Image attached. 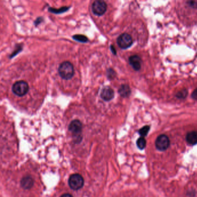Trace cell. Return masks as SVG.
Masks as SVG:
<instances>
[{
  "label": "cell",
  "mask_w": 197,
  "mask_h": 197,
  "mask_svg": "<svg viewBox=\"0 0 197 197\" xmlns=\"http://www.w3.org/2000/svg\"><path fill=\"white\" fill-rule=\"evenodd\" d=\"M187 4L193 8H197V1H190L187 2Z\"/></svg>",
  "instance_id": "cell-19"
},
{
  "label": "cell",
  "mask_w": 197,
  "mask_h": 197,
  "mask_svg": "<svg viewBox=\"0 0 197 197\" xmlns=\"http://www.w3.org/2000/svg\"><path fill=\"white\" fill-rule=\"evenodd\" d=\"M70 7H64L60 9H54L53 8H49V11L50 12L56 13V14H60L62 13L65 12L67 11L69 9Z\"/></svg>",
  "instance_id": "cell-13"
},
{
  "label": "cell",
  "mask_w": 197,
  "mask_h": 197,
  "mask_svg": "<svg viewBox=\"0 0 197 197\" xmlns=\"http://www.w3.org/2000/svg\"><path fill=\"white\" fill-rule=\"evenodd\" d=\"M129 62L133 69L135 71H139L141 68V59L136 55L132 56L129 58Z\"/></svg>",
  "instance_id": "cell-9"
},
{
  "label": "cell",
  "mask_w": 197,
  "mask_h": 197,
  "mask_svg": "<svg viewBox=\"0 0 197 197\" xmlns=\"http://www.w3.org/2000/svg\"><path fill=\"white\" fill-rule=\"evenodd\" d=\"M136 144L140 149H141V150L144 149V148L146 147V141L144 138V137H140L138 140H137Z\"/></svg>",
  "instance_id": "cell-15"
},
{
  "label": "cell",
  "mask_w": 197,
  "mask_h": 197,
  "mask_svg": "<svg viewBox=\"0 0 197 197\" xmlns=\"http://www.w3.org/2000/svg\"><path fill=\"white\" fill-rule=\"evenodd\" d=\"M60 197H73L72 195H71L70 194H64L63 195H62Z\"/></svg>",
  "instance_id": "cell-22"
},
{
  "label": "cell",
  "mask_w": 197,
  "mask_h": 197,
  "mask_svg": "<svg viewBox=\"0 0 197 197\" xmlns=\"http://www.w3.org/2000/svg\"><path fill=\"white\" fill-rule=\"evenodd\" d=\"M58 74L61 78L65 80H69L74 76V66L71 62H64L59 66Z\"/></svg>",
  "instance_id": "cell-1"
},
{
  "label": "cell",
  "mask_w": 197,
  "mask_h": 197,
  "mask_svg": "<svg viewBox=\"0 0 197 197\" xmlns=\"http://www.w3.org/2000/svg\"><path fill=\"white\" fill-rule=\"evenodd\" d=\"M72 38L75 41L80 42L86 43L89 41V39L85 35H80V34L75 35L72 37Z\"/></svg>",
  "instance_id": "cell-14"
},
{
  "label": "cell",
  "mask_w": 197,
  "mask_h": 197,
  "mask_svg": "<svg viewBox=\"0 0 197 197\" xmlns=\"http://www.w3.org/2000/svg\"><path fill=\"white\" fill-rule=\"evenodd\" d=\"M119 94L123 97H128L131 94V89L127 85H122L118 90Z\"/></svg>",
  "instance_id": "cell-11"
},
{
  "label": "cell",
  "mask_w": 197,
  "mask_h": 197,
  "mask_svg": "<svg viewBox=\"0 0 197 197\" xmlns=\"http://www.w3.org/2000/svg\"><path fill=\"white\" fill-rule=\"evenodd\" d=\"M107 77L108 79H112L113 78H115V75H116V73H115L114 70H113V69H108L107 71Z\"/></svg>",
  "instance_id": "cell-18"
},
{
  "label": "cell",
  "mask_w": 197,
  "mask_h": 197,
  "mask_svg": "<svg viewBox=\"0 0 197 197\" xmlns=\"http://www.w3.org/2000/svg\"><path fill=\"white\" fill-rule=\"evenodd\" d=\"M111 51H112V52L115 55H116V50L115 49V48L113 47V46H111Z\"/></svg>",
  "instance_id": "cell-21"
},
{
  "label": "cell",
  "mask_w": 197,
  "mask_h": 197,
  "mask_svg": "<svg viewBox=\"0 0 197 197\" xmlns=\"http://www.w3.org/2000/svg\"><path fill=\"white\" fill-rule=\"evenodd\" d=\"M12 90L15 94L19 97L24 96L29 91V85L24 80L17 81L13 85Z\"/></svg>",
  "instance_id": "cell-3"
},
{
  "label": "cell",
  "mask_w": 197,
  "mask_h": 197,
  "mask_svg": "<svg viewBox=\"0 0 197 197\" xmlns=\"http://www.w3.org/2000/svg\"><path fill=\"white\" fill-rule=\"evenodd\" d=\"M91 9L95 15L102 16L107 11V3L102 0L95 1L92 4Z\"/></svg>",
  "instance_id": "cell-5"
},
{
  "label": "cell",
  "mask_w": 197,
  "mask_h": 197,
  "mask_svg": "<svg viewBox=\"0 0 197 197\" xmlns=\"http://www.w3.org/2000/svg\"><path fill=\"white\" fill-rule=\"evenodd\" d=\"M21 186L25 190H29L33 187L34 180L31 177L25 176L22 178L21 181Z\"/></svg>",
  "instance_id": "cell-10"
},
{
  "label": "cell",
  "mask_w": 197,
  "mask_h": 197,
  "mask_svg": "<svg viewBox=\"0 0 197 197\" xmlns=\"http://www.w3.org/2000/svg\"><path fill=\"white\" fill-rule=\"evenodd\" d=\"M169 140L167 136L161 135L158 136L156 140V146L157 149L161 151H164L168 148L169 146Z\"/></svg>",
  "instance_id": "cell-7"
},
{
  "label": "cell",
  "mask_w": 197,
  "mask_h": 197,
  "mask_svg": "<svg viewBox=\"0 0 197 197\" xmlns=\"http://www.w3.org/2000/svg\"><path fill=\"white\" fill-rule=\"evenodd\" d=\"M68 129L74 136L75 140L79 142L82 140L83 125L80 120H74L72 121L69 125Z\"/></svg>",
  "instance_id": "cell-2"
},
{
  "label": "cell",
  "mask_w": 197,
  "mask_h": 197,
  "mask_svg": "<svg viewBox=\"0 0 197 197\" xmlns=\"http://www.w3.org/2000/svg\"><path fill=\"white\" fill-rule=\"evenodd\" d=\"M191 97L193 99L197 100V89H196L195 90L193 91Z\"/></svg>",
  "instance_id": "cell-20"
},
{
  "label": "cell",
  "mask_w": 197,
  "mask_h": 197,
  "mask_svg": "<svg viewBox=\"0 0 197 197\" xmlns=\"http://www.w3.org/2000/svg\"><path fill=\"white\" fill-rule=\"evenodd\" d=\"M186 140L189 144H195L197 143V132L191 131L189 132L186 135Z\"/></svg>",
  "instance_id": "cell-12"
},
{
  "label": "cell",
  "mask_w": 197,
  "mask_h": 197,
  "mask_svg": "<svg viewBox=\"0 0 197 197\" xmlns=\"http://www.w3.org/2000/svg\"><path fill=\"white\" fill-rule=\"evenodd\" d=\"M149 130H150V127L148 126H144V127L140 128L139 131V133L141 135V137H144V136L148 134Z\"/></svg>",
  "instance_id": "cell-16"
},
{
  "label": "cell",
  "mask_w": 197,
  "mask_h": 197,
  "mask_svg": "<svg viewBox=\"0 0 197 197\" xmlns=\"http://www.w3.org/2000/svg\"><path fill=\"white\" fill-rule=\"evenodd\" d=\"M187 91L185 89L179 91L176 95L177 98L180 99L185 98L187 97Z\"/></svg>",
  "instance_id": "cell-17"
},
{
  "label": "cell",
  "mask_w": 197,
  "mask_h": 197,
  "mask_svg": "<svg viewBox=\"0 0 197 197\" xmlns=\"http://www.w3.org/2000/svg\"><path fill=\"white\" fill-rule=\"evenodd\" d=\"M84 179L80 175L75 173L71 175L68 180V184L71 189L74 190H78L82 189L84 185Z\"/></svg>",
  "instance_id": "cell-4"
},
{
  "label": "cell",
  "mask_w": 197,
  "mask_h": 197,
  "mask_svg": "<svg viewBox=\"0 0 197 197\" xmlns=\"http://www.w3.org/2000/svg\"><path fill=\"white\" fill-rule=\"evenodd\" d=\"M101 97L105 101H109L113 98L115 93L113 90L109 86L104 87L101 92Z\"/></svg>",
  "instance_id": "cell-8"
},
{
  "label": "cell",
  "mask_w": 197,
  "mask_h": 197,
  "mask_svg": "<svg viewBox=\"0 0 197 197\" xmlns=\"http://www.w3.org/2000/svg\"><path fill=\"white\" fill-rule=\"evenodd\" d=\"M132 38L131 36L127 33H123L119 35L117 39V43L120 48L127 49L132 44Z\"/></svg>",
  "instance_id": "cell-6"
}]
</instances>
